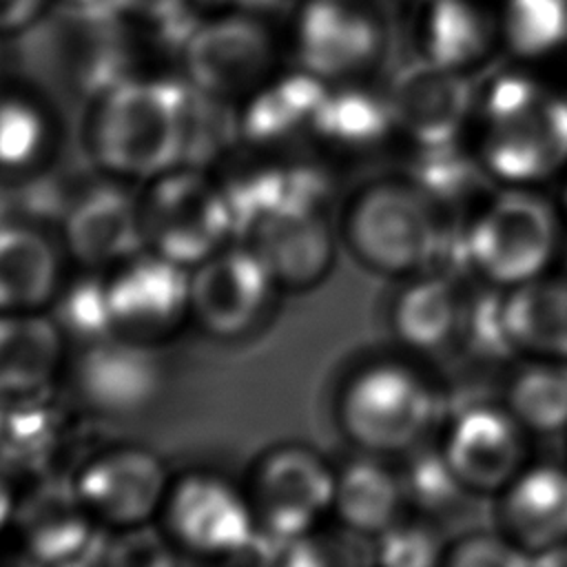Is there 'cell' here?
Segmentation results:
<instances>
[{
    "label": "cell",
    "mask_w": 567,
    "mask_h": 567,
    "mask_svg": "<svg viewBox=\"0 0 567 567\" xmlns=\"http://www.w3.org/2000/svg\"><path fill=\"white\" fill-rule=\"evenodd\" d=\"M235 239L261 219L284 210H323L330 195V175L315 162H264L248 166L226 182Z\"/></svg>",
    "instance_id": "19"
},
{
    "label": "cell",
    "mask_w": 567,
    "mask_h": 567,
    "mask_svg": "<svg viewBox=\"0 0 567 567\" xmlns=\"http://www.w3.org/2000/svg\"><path fill=\"white\" fill-rule=\"evenodd\" d=\"M73 381L78 396L91 410L124 416L142 412L157 399L164 370L148 341L113 334L82 348Z\"/></svg>",
    "instance_id": "15"
},
{
    "label": "cell",
    "mask_w": 567,
    "mask_h": 567,
    "mask_svg": "<svg viewBox=\"0 0 567 567\" xmlns=\"http://www.w3.org/2000/svg\"><path fill=\"white\" fill-rule=\"evenodd\" d=\"M51 308V317L64 339H71L80 348L117 334L109 279L100 277L95 270H89L60 288Z\"/></svg>",
    "instance_id": "34"
},
{
    "label": "cell",
    "mask_w": 567,
    "mask_h": 567,
    "mask_svg": "<svg viewBox=\"0 0 567 567\" xmlns=\"http://www.w3.org/2000/svg\"><path fill=\"white\" fill-rule=\"evenodd\" d=\"M18 221V202H16V193L7 190L0 186V233L9 226Z\"/></svg>",
    "instance_id": "44"
},
{
    "label": "cell",
    "mask_w": 567,
    "mask_h": 567,
    "mask_svg": "<svg viewBox=\"0 0 567 567\" xmlns=\"http://www.w3.org/2000/svg\"><path fill=\"white\" fill-rule=\"evenodd\" d=\"M51 137L47 113L31 100L0 97V168L9 173L33 168Z\"/></svg>",
    "instance_id": "36"
},
{
    "label": "cell",
    "mask_w": 567,
    "mask_h": 567,
    "mask_svg": "<svg viewBox=\"0 0 567 567\" xmlns=\"http://www.w3.org/2000/svg\"><path fill=\"white\" fill-rule=\"evenodd\" d=\"M42 4L44 0H0V35L31 27Z\"/></svg>",
    "instance_id": "42"
},
{
    "label": "cell",
    "mask_w": 567,
    "mask_h": 567,
    "mask_svg": "<svg viewBox=\"0 0 567 567\" xmlns=\"http://www.w3.org/2000/svg\"><path fill=\"white\" fill-rule=\"evenodd\" d=\"M441 565L447 567H523L532 556L514 545L501 529H476L445 543Z\"/></svg>",
    "instance_id": "40"
},
{
    "label": "cell",
    "mask_w": 567,
    "mask_h": 567,
    "mask_svg": "<svg viewBox=\"0 0 567 567\" xmlns=\"http://www.w3.org/2000/svg\"><path fill=\"white\" fill-rule=\"evenodd\" d=\"M275 288L259 255L237 239L190 268V315L208 334L237 339L264 317Z\"/></svg>",
    "instance_id": "12"
},
{
    "label": "cell",
    "mask_w": 567,
    "mask_h": 567,
    "mask_svg": "<svg viewBox=\"0 0 567 567\" xmlns=\"http://www.w3.org/2000/svg\"><path fill=\"white\" fill-rule=\"evenodd\" d=\"M343 239L368 270L396 279L439 270L461 246L450 210L408 175L365 186L346 210Z\"/></svg>",
    "instance_id": "3"
},
{
    "label": "cell",
    "mask_w": 567,
    "mask_h": 567,
    "mask_svg": "<svg viewBox=\"0 0 567 567\" xmlns=\"http://www.w3.org/2000/svg\"><path fill=\"white\" fill-rule=\"evenodd\" d=\"M330 84L308 71L266 80L239 109L241 142L255 148H281L312 135Z\"/></svg>",
    "instance_id": "22"
},
{
    "label": "cell",
    "mask_w": 567,
    "mask_h": 567,
    "mask_svg": "<svg viewBox=\"0 0 567 567\" xmlns=\"http://www.w3.org/2000/svg\"><path fill=\"white\" fill-rule=\"evenodd\" d=\"M13 523L22 549L40 565H75L97 549V520L84 507L73 478L42 481L18 501Z\"/></svg>",
    "instance_id": "18"
},
{
    "label": "cell",
    "mask_w": 567,
    "mask_h": 567,
    "mask_svg": "<svg viewBox=\"0 0 567 567\" xmlns=\"http://www.w3.org/2000/svg\"><path fill=\"white\" fill-rule=\"evenodd\" d=\"M73 485L97 523L122 532L148 525L164 509L171 489L164 461L137 445L95 454L75 474Z\"/></svg>",
    "instance_id": "13"
},
{
    "label": "cell",
    "mask_w": 567,
    "mask_h": 567,
    "mask_svg": "<svg viewBox=\"0 0 567 567\" xmlns=\"http://www.w3.org/2000/svg\"><path fill=\"white\" fill-rule=\"evenodd\" d=\"M239 142V109H235L233 100L206 93L186 82L182 166L210 171V166L224 159Z\"/></svg>",
    "instance_id": "32"
},
{
    "label": "cell",
    "mask_w": 567,
    "mask_h": 567,
    "mask_svg": "<svg viewBox=\"0 0 567 567\" xmlns=\"http://www.w3.org/2000/svg\"><path fill=\"white\" fill-rule=\"evenodd\" d=\"M246 241L277 286L306 290L326 279L334 264V235L323 210H284L252 226Z\"/></svg>",
    "instance_id": "20"
},
{
    "label": "cell",
    "mask_w": 567,
    "mask_h": 567,
    "mask_svg": "<svg viewBox=\"0 0 567 567\" xmlns=\"http://www.w3.org/2000/svg\"><path fill=\"white\" fill-rule=\"evenodd\" d=\"M60 290V255L53 241L27 221L0 233V312H35Z\"/></svg>",
    "instance_id": "26"
},
{
    "label": "cell",
    "mask_w": 567,
    "mask_h": 567,
    "mask_svg": "<svg viewBox=\"0 0 567 567\" xmlns=\"http://www.w3.org/2000/svg\"><path fill=\"white\" fill-rule=\"evenodd\" d=\"M408 465L401 474L405 501L425 514H443L470 496L452 474L439 445H419L408 454Z\"/></svg>",
    "instance_id": "37"
},
{
    "label": "cell",
    "mask_w": 567,
    "mask_h": 567,
    "mask_svg": "<svg viewBox=\"0 0 567 567\" xmlns=\"http://www.w3.org/2000/svg\"><path fill=\"white\" fill-rule=\"evenodd\" d=\"M503 308L516 357L567 361V272L503 290Z\"/></svg>",
    "instance_id": "24"
},
{
    "label": "cell",
    "mask_w": 567,
    "mask_h": 567,
    "mask_svg": "<svg viewBox=\"0 0 567 567\" xmlns=\"http://www.w3.org/2000/svg\"><path fill=\"white\" fill-rule=\"evenodd\" d=\"M124 13L151 24H173L184 13L186 0H111Z\"/></svg>",
    "instance_id": "41"
},
{
    "label": "cell",
    "mask_w": 567,
    "mask_h": 567,
    "mask_svg": "<svg viewBox=\"0 0 567 567\" xmlns=\"http://www.w3.org/2000/svg\"><path fill=\"white\" fill-rule=\"evenodd\" d=\"M383 51L379 22L348 0H310L297 22L301 69L323 82H350Z\"/></svg>",
    "instance_id": "16"
},
{
    "label": "cell",
    "mask_w": 567,
    "mask_h": 567,
    "mask_svg": "<svg viewBox=\"0 0 567 567\" xmlns=\"http://www.w3.org/2000/svg\"><path fill=\"white\" fill-rule=\"evenodd\" d=\"M461 341L474 348L481 357L501 359L516 354L507 334L501 288L483 292L476 299H467Z\"/></svg>",
    "instance_id": "39"
},
{
    "label": "cell",
    "mask_w": 567,
    "mask_h": 567,
    "mask_svg": "<svg viewBox=\"0 0 567 567\" xmlns=\"http://www.w3.org/2000/svg\"><path fill=\"white\" fill-rule=\"evenodd\" d=\"M117 334L151 341L171 334L190 315V268L144 250L109 277Z\"/></svg>",
    "instance_id": "14"
},
{
    "label": "cell",
    "mask_w": 567,
    "mask_h": 567,
    "mask_svg": "<svg viewBox=\"0 0 567 567\" xmlns=\"http://www.w3.org/2000/svg\"><path fill=\"white\" fill-rule=\"evenodd\" d=\"M182 58L186 82L235 102L268 80L275 42L259 20L228 13L190 29Z\"/></svg>",
    "instance_id": "10"
},
{
    "label": "cell",
    "mask_w": 567,
    "mask_h": 567,
    "mask_svg": "<svg viewBox=\"0 0 567 567\" xmlns=\"http://www.w3.org/2000/svg\"><path fill=\"white\" fill-rule=\"evenodd\" d=\"M465 308L467 299L445 272L414 275L392 301L390 328L403 348L432 354L461 339Z\"/></svg>",
    "instance_id": "23"
},
{
    "label": "cell",
    "mask_w": 567,
    "mask_h": 567,
    "mask_svg": "<svg viewBox=\"0 0 567 567\" xmlns=\"http://www.w3.org/2000/svg\"><path fill=\"white\" fill-rule=\"evenodd\" d=\"M405 503L401 474H394L374 454L350 461L337 472L332 512L348 532L374 540L401 518Z\"/></svg>",
    "instance_id": "27"
},
{
    "label": "cell",
    "mask_w": 567,
    "mask_h": 567,
    "mask_svg": "<svg viewBox=\"0 0 567 567\" xmlns=\"http://www.w3.org/2000/svg\"><path fill=\"white\" fill-rule=\"evenodd\" d=\"M527 434L503 403H478L454 414L439 450L470 496L496 498L529 465Z\"/></svg>",
    "instance_id": "8"
},
{
    "label": "cell",
    "mask_w": 567,
    "mask_h": 567,
    "mask_svg": "<svg viewBox=\"0 0 567 567\" xmlns=\"http://www.w3.org/2000/svg\"><path fill=\"white\" fill-rule=\"evenodd\" d=\"M492 42L489 20L470 0H430L423 29V58L465 71L485 58Z\"/></svg>",
    "instance_id": "31"
},
{
    "label": "cell",
    "mask_w": 567,
    "mask_h": 567,
    "mask_svg": "<svg viewBox=\"0 0 567 567\" xmlns=\"http://www.w3.org/2000/svg\"><path fill=\"white\" fill-rule=\"evenodd\" d=\"M505 40L520 58H543L567 42V0H507Z\"/></svg>",
    "instance_id": "35"
},
{
    "label": "cell",
    "mask_w": 567,
    "mask_h": 567,
    "mask_svg": "<svg viewBox=\"0 0 567 567\" xmlns=\"http://www.w3.org/2000/svg\"><path fill=\"white\" fill-rule=\"evenodd\" d=\"M445 543L419 520H396L372 543V560L390 567L441 565Z\"/></svg>",
    "instance_id": "38"
},
{
    "label": "cell",
    "mask_w": 567,
    "mask_h": 567,
    "mask_svg": "<svg viewBox=\"0 0 567 567\" xmlns=\"http://www.w3.org/2000/svg\"><path fill=\"white\" fill-rule=\"evenodd\" d=\"M16 507H18V498L13 496V489L7 481V476L0 472V532L13 523L16 516Z\"/></svg>",
    "instance_id": "43"
},
{
    "label": "cell",
    "mask_w": 567,
    "mask_h": 567,
    "mask_svg": "<svg viewBox=\"0 0 567 567\" xmlns=\"http://www.w3.org/2000/svg\"><path fill=\"white\" fill-rule=\"evenodd\" d=\"M472 148L498 186H538L567 168V95L501 75L474 113Z\"/></svg>",
    "instance_id": "1"
},
{
    "label": "cell",
    "mask_w": 567,
    "mask_h": 567,
    "mask_svg": "<svg viewBox=\"0 0 567 567\" xmlns=\"http://www.w3.org/2000/svg\"><path fill=\"white\" fill-rule=\"evenodd\" d=\"M337 472L310 447L284 445L255 470L250 505L257 529L281 540L310 534L332 509Z\"/></svg>",
    "instance_id": "7"
},
{
    "label": "cell",
    "mask_w": 567,
    "mask_h": 567,
    "mask_svg": "<svg viewBox=\"0 0 567 567\" xmlns=\"http://www.w3.org/2000/svg\"><path fill=\"white\" fill-rule=\"evenodd\" d=\"M390 133L396 131L388 97L352 84L328 89L312 126V137L346 153L372 151Z\"/></svg>",
    "instance_id": "29"
},
{
    "label": "cell",
    "mask_w": 567,
    "mask_h": 567,
    "mask_svg": "<svg viewBox=\"0 0 567 567\" xmlns=\"http://www.w3.org/2000/svg\"><path fill=\"white\" fill-rule=\"evenodd\" d=\"M496 529L534 558L567 543V467L527 465L496 496Z\"/></svg>",
    "instance_id": "21"
},
{
    "label": "cell",
    "mask_w": 567,
    "mask_h": 567,
    "mask_svg": "<svg viewBox=\"0 0 567 567\" xmlns=\"http://www.w3.org/2000/svg\"><path fill=\"white\" fill-rule=\"evenodd\" d=\"M385 97L394 131L412 146L463 140L478 104L465 71L436 64L423 55L394 73Z\"/></svg>",
    "instance_id": "11"
},
{
    "label": "cell",
    "mask_w": 567,
    "mask_h": 567,
    "mask_svg": "<svg viewBox=\"0 0 567 567\" xmlns=\"http://www.w3.org/2000/svg\"><path fill=\"white\" fill-rule=\"evenodd\" d=\"M408 177L450 213L456 204L476 197L481 182H489L472 144L465 140L439 146H412Z\"/></svg>",
    "instance_id": "33"
},
{
    "label": "cell",
    "mask_w": 567,
    "mask_h": 567,
    "mask_svg": "<svg viewBox=\"0 0 567 567\" xmlns=\"http://www.w3.org/2000/svg\"><path fill=\"white\" fill-rule=\"evenodd\" d=\"M62 2L75 9H91V7H102L104 2H111V0H62Z\"/></svg>",
    "instance_id": "45"
},
{
    "label": "cell",
    "mask_w": 567,
    "mask_h": 567,
    "mask_svg": "<svg viewBox=\"0 0 567 567\" xmlns=\"http://www.w3.org/2000/svg\"><path fill=\"white\" fill-rule=\"evenodd\" d=\"M186 82L124 78L93 100L89 155L113 179L151 182L182 166Z\"/></svg>",
    "instance_id": "2"
},
{
    "label": "cell",
    "mask_w": 567,
    "mask_h": 567,
    "mask_svg": "<svg viewBox=\"0 0 567 567\" xmlns=\"http://www.w3.org/2000/svg\"><path fill=\"white\" fill-rule=\"evenodd\" d=\"M64 343L66 339L53 317L40 310L0 312V394L51 390Z\"/></svg>",
    "instance_id": "25"
},
{
    "label": "cell",
    "mask_w": 567,
    "mask_h": 567,
    "mask_svg": "<svg viewBox=\"0 0 567 567\" xmlns=\"http://www.w3.org/2000/svg\"><path fill=\"white\" fill-rule=\"evenodd\" d=\"M162 512L173 540L197 556L244 554L257 534L250 498L224 476L208 472L186 474L171 483Z\"/></svg>",
    "instance_id": "9"
},
{
    "label": "cell",
    "mask_w": 567,
    "mask_h": 567,
    "mask_svg": "<svg viewBox=\"0 0 567 567\" xmlns=\"http://www.w3.org/2000/svg\"><path fill=\"white\" fill-rule=\"evenodd\" d=\"M560 206L536 186H498L461 230V255L483 284L509 290L545 272L565 241Z\"/></svg>",
    "instance_id": "4"
},
{
    "label": "cell",
    "mask_w": 567,
    "mask_h": 567,
    "mask_svg": "<svg viewBox=\"0 0 567 567\" xmlns=\"http://www.w3.org/2000/svg\"><path fill=\"white\" fill-rule=\"evenodd\" d=\"M140 204L146 248L186 268L235 239L226 193L208 171L171 168L148 182Z\"/></svg>",
    "instance_id": "6"
},
{
    "label": "cell",
    "mask_w": 567,
    "mask_h": 567,
    "mask_svg": "<svg viewBox=\"0 0 567 567\" xmlns=\"http://www.w3.org/2000/svg\"><path fill=\"white\" fill-rule=\"evenodd\" d=\"M64 436V412L49 390L4 396L0 412V467L38 472L53 461Z\"/></svg>",
    "instance_id": "28"
},
{
    "label": "cell",
    "mask_w": 567,
    "mask_h": 567,
    "mask_svg": "<svg viewBox=\"0 0 567 567\" xmlns=\"http://www.w3.org/2000/svg\"><path fill=\"white\" fill-rule=\"evenodd\" d=\"M441 408V394L423 372L385 359L348 379L339 396V423L363 452L399 456L425 443Z\"/></svg>",
    "instance_id": "5"
},
{
    "label": "cell",
    "mask_w": 567,
    "mask_h": 567,
    "mask_svg": "<svg viewBox=\"0 0 567 567\" xmlns=\"http://www.w3.org/2000/svg\"><path fill=\"white\" fill-rule=\"evenodd\" d=\"M503 405L529 434L567 432V361L525 359L505 385Z\"/></svg>",
    "instance_id": "30"
},
{
    "label": "cell",
    "mask_w": 567,
    "mask_h": 567,
    "mask_svg": "<svg viewBox=\"0 0 567 567\" xmlns=\"http://www.w3.org/2000/svg\"><path fill=\"white\" fill-rule=\"evenodd\" d=\"M66 252L86 270L122 266L146 250L142 204L115 182H100L80 190L64 217Z\"/></svg>",
    "instance_id": "17"
}]
</instances>
